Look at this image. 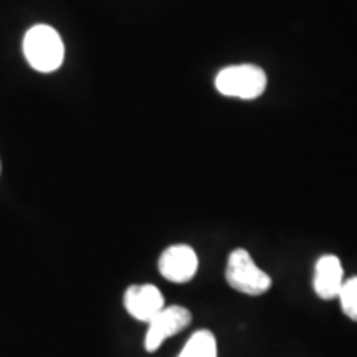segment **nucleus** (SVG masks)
<instances>
[{
    "label": "nucleus",
    "instance_id": "1",
    "mask_svg": "<svg viewBox=\"0 0 357 357\" xmlns=\"http://www.w3.org/2000/svg\"><path fill=\"white\" fill-rule=\"evenodd\" d=\"M24 55L33 70L52 73L63 63L65 47L60 33L50 25H35L24 38Z\"/></svg>",
    "mask_w": 357,
    "mask_h": 357
},
{
    "label": "nucleus",
    "instance_id": "7",
    "mask_svg": "<svg viewBox=\"0 0 357 357\" xmlns=\"http://www.w3.org/2000/svg\"><path fill=\"white\" fill-rule=\"evenodd\" d=\"M344 283V271L336 255H324L316 261L312 287L321 300H334Z\"/></svg>",
    "mask_w": 357,
    "mask_h": 357
},
{
    "label": "nucleus",
    "instance_id": "10",
    "mask_svg": "<svg viewBox=\"0 0 357 357\" xmlns=\"http://www.w3.org/2000/svg\"><path fill=\"white\" fill-rule=\"evenodd\" d=\"M0 169H2V164H0Z\"/></svg>",
    "mask_w": 357,
    "mask_h": 357
},
{
    "label": "nucleus",
    "instance_id": "9",
    "mask_svg": "<svg viewBox=\"0 0 357 357\" xmlns=\"http://www.w3.org/2000/svg\"><path fill=\"white\" fill-rule=\"evenodd\" d=\"M337 298L341 301L342 312H344L347 318L357 321V276H352V278L342 283Z\"/></svg>",
    "mask_w": 357,
    "mask_h": 357
},
{
    "label": "nucleus",
    "instance_id": "5",
    "mask_svg": "<svg viewBox=\"0 0 357 357\" xmlns=\"http://www.w3.org/2000/svg\"><path fill=\"white\" fill-rule=\"evenodd\" d=\"M199 270V258L189 245H172L159 258V273L172 283H187Z\"/></svg>",
    "mask_w": 357,
    "mask_h": 357
},
{
    "label": "nucleus",
    "instance_id": "6",
    "mask_svg": "<svg viewBox=\"0 0 357 357\" xmlns=\"http://www.w3.org/2000/svg\"><path fill=\"white\" fill-rule=\"evenodd\" d=\"M124 306L129 314L142 323H149L164 310V296L154 284H132L124 294Z\"/></svg>",
    "mask_w": 357,
    "mask_h": 357
},
{
    "label": "nucleus",
    "instance_id": "3",
    "mask_svg": "<svg viewBox=\"0 0 357 357\" xmlns=\"http://www.w3.org/2000/svg\"><path fill=\"white\" fill-rule=\"evenodd\" d=\"M215 86L225 96L255 100L265 91L266 75L255 65L227 66L217 75Z\"/></svg>",
    "mask_w": 357,
    "mask_h": 357
},
{
    "label": "nucleus",
    "instance_id": "2",
    "mask_svg": "<svg viewBox=\"0 0 357 357\" xmlns=\"http://www.w3.org/2000/svg\"><path fill=\"white\" fill-rule=\"evenodd\" d=\"M225 280L235 291L260 296L271 288L270 275L260 270L243 248H236L230 253L227 261Z\"/></svg>",
    "mask_w": 357,
    "mask_h": 357
},
{
    "label": "nucleus",
    "instance_id": "4",
    "mask_svg": "<svg viewBox=\"0 0 357 357\" xmlns=\"http://www.w3.org/2000/svg\"><path fill=\"white\" fill-rule=\"evenodd\" d=\"M192 323L190 311L184 306H169L164 307L159 314H155L153 319L149 321V328L146 333L144 347L147 352H155L162 346L166 339L176 336L181 331H184Z\"/></svg>",
    "mask_w": 357,
    "mask_h": 357
},
{
    "label": "nucleus",
    "instance_id": "8",
    "mask_svg": "<svg viewBox=\"0 0 357 357\" xmlns=\"http://www.w3.org/2000/svg\"><path fill=\"white\" fill-rule=\"evenodd\" d=\"M177 357H217L215 336L208 329H199L189 337Z\"/></svg>",
    "mask_w": 357,
    "mask_h": 357
}]
</instances>
